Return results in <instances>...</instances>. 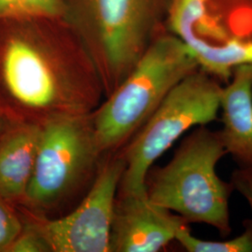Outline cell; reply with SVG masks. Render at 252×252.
Wrapping results in <instances>:
<instances>
[{
  "instance_id": "6",
  "label": "cell",
  "mask_w": 252,
  "mask_h": 252,
  "mask_svg": "<svg viewBox=\"0 0 252 252\" xmlns=\"http://www.w3.org/2000/svg\"><path fill=\"white\" fill-rule=\"evenodd\" d=\"M166 28L220 82L252 63V0H171Z\"/></svg>"
},
{
  "instance_id": "16",
  "label": "cell",
  "mask_w": 252,
  "mask_h": 252,
  "mask_svg": "<svg viewBox=\"0 0 252 252\" xmlns=\"http://www.w3.org/2000/svg\"><path fill=\"white\" fill-rule=\"evenodd\" d=\"M230 182L234 190L247 201L252 211V167H237L233 172Z\"/></svg>"
},
{
  "instance_id": "4",
  "label": "cell",
  "mask_w": 252,
  "mask_h": 252,
  "mask_svg": "<svg viewBox=\"0 0 252 252\" xmlns=\"http://www.w3.org/2000/svg\"><path fill=\"white\" fill-rule=\"evenodd\" d=\"M199 67L178 36L167 29L156 36L133 69L91 113L102 155L126 147L169 92Z\"/></svg>"
},
{
  "instance_id": "9",
  "label": "cell",
  "mask_w": 252,
  "mask_h": 252,
  "mask_svg": "<svg viewBox=\"0 0 252 252\" xmlns=\"http://www.w3.org/2000/svg\"><path fill=\"white\" fill-rule=\"evenodd\" d=\"M185 224L181 217L153 203L147 193H118L110 252H160L175 241Z\"/></svg>"
},
{
  "instance_id": "11",
  "label": "cell",
  "mask_w": 252,
  "mask_h": 252,
  "mask_svg": "<svg viewBox=\"0 0 252 252\" xmlns=\"http://www.w3.org/2000/svg\"><path fill=\"white\" fill-rule=\"evenodd\" d=\"M220 130L227 154L238 167H252V63L234 68L222 86Z\"/></svg>"
},
{
  "instance_id": "13",
  "label": "cell",
  "mask_w": 252,
  "mask_h": 252,
  "mask_svg": "<svg viewBox=\"0 0 252 252\" xmlns=\"http://www.w3.org/2000/svg\"><path fill=\"white\" fill-rule=\"evenodd\" d=\"M32 16H63V0H0V21Z\"/></svg>"
},
{
  "instance_id": "12",
  "label": "cell",
  "mask_w": 252,
  "mask_h": 252,
  "mask_svg": "<svg viewBox=\"0 0 252 252\" xmlns=\"http://www.w3.org/2000/svg\"><path fill=\"white\" fill-rule=\"evenodd\" d=\"M244 223L241 234L222 241L195 237L190 233L189 224H185L178 231L175 241L188 252H252V220Z\"/></svg>"
},
{
  "instance_id": "1",
  "label": "cell",
  "mask_w": 252,
  "mask_h": 252,
  "mask_svg": "<svg viewBox=\"0 0 252 252\" xmlns=\"http://www.w3.org/2000/svg\"><path fill=\"white\" fill-rule=\"evenodd\" d=\"M105 98L99 74L63 16L0 21V116L45 126L90 114Z\"/></svg>"
},
{
  "instance_id": "7",
  "label": "cell",
  "mask_w": 252,
  "mask_h": 252,
  "mask_svg": "<svg viewBox=\"0 0 252 252\" xmlns=\"http://www.w3.org/2000/svg\"><path fill=\"white\" fill-rule=\"evenodd\" d=\"M90 114L46 124L26 196L17 207L49 217L95 175L102 158Z\"/></svg>"
},
{
  "instance_id": "2",
  "label": "cell",
  "mask_w": 252,
  "mask_h": 252,
  "mask_svg": "<svg viewBox=\"0 0 252 252\" xmlns=\"http://www.w3.org/2000/svg\"><path fill=\"white\" fill-rule=\"evenodd\" d=\"M171 0H63V18L90 54L105 97L166 28Z\"/></svg>"
},
{
  "instance_id": "8",
  "label": "cell",
  "mask_w": 252,
  "mask_h": 252,
  "mask_svg": "<svg viewBox=\"0 0 252 252\" xmlns=\"http://www.w3.org/2000/svg\"><path fill=\"white\" fill-rule=\"evenodd\" d=\"M99 163L81 204L58 219L39 216L18 207L44 237L51 252H110V232L125 161L120 152Z\"/></svg>"
},
{
  "instance_id": "14",
  "label": "cell",
  "mask_w": 252,
  "mask_h": 252,
  "mask_svg": "<svg viewBox=\"0 0 252 252\" xmlns=\"http://www.w3.org/2000/svg\"><path fill=\"white\" fill-rule=\"evenodd\" d=\"M22 226L23 220L18 207L0 195V252H9Z\"/></svg>"
},
{
  "instance_id": "17",
  "label": "cell",
  "mask_w": 252,
  "mask_h": 252,
  "mask_svg": "<svg viewBox=\"0 0 252 252\" xmlns=\"http://www.w3.org/2000/svg\"><path fill=\"white\" fill-rule=\"evenodd\" d=\"M4 123H5V121H4V119L0 116V131H1V129H2V127L4 126Z\"/></svg>"
},
{
  "instance_id": "5",
  "label": "cell",
  "mask_w": 252,
  "mask_h": 252,
  "mask_svg": "<svg viewBox=\"0 0 252 252\" xmlns=\"http://www.w3.org/2000/svg\"><path fill=\"white\" fill-rule=\"evenodd\" d=\"M221 91V82L200 67L181 80L120 151L125 171L119 193H146L154 162L189 129L218 119Z\"/></svg>"
},
{
  "instance_id": "10",
  "label": "cell",
  "mask_w": 252,
  "mask_h": 252,
  "mask_svg": "<svg viewBox=\"0 0 252 252\" xmlns=\"http://www.w3.org/2000/svg\"><path fill=\"white\" fill-rule=\"evenodd\" d=\"M43 126L6 122L0 131V195L19 207L36 163Z\"/></svg>"
},
{
  "instance_id": "3",
  "label": "cell",
  "mask_w": 252,
  "mask_h": 252,
  "mask_svg": "<svg viewBox=\"0 0 252 252\" xmlns=\"http://www.w3.org/2000/svg\"><path fill=\"white\" fill-rule=\"evenodd\" d=\"M225 155L220 130L195 127L169 162L151 168L146 179L148 198L188 224L205 223L227 237L232 233L229 204L234 188L217 173Z\"/></svg>"
},
{
  "instance_id": "15",
  "label": "cell",
  "mask_w": 252,
  "mask_h": 252,
  "mask_svg": "<svg viewBox=\"0 0 252 252\" xmlns=\"http://www.w3.org/2000/svg\"><path fill=\"white\" fill-rule=\"evenodd\" d=\"M21 217L23 220L22 229L8 252H51L49 245L35 225L22 214Z\"/></svg>"
}]
</instances>
